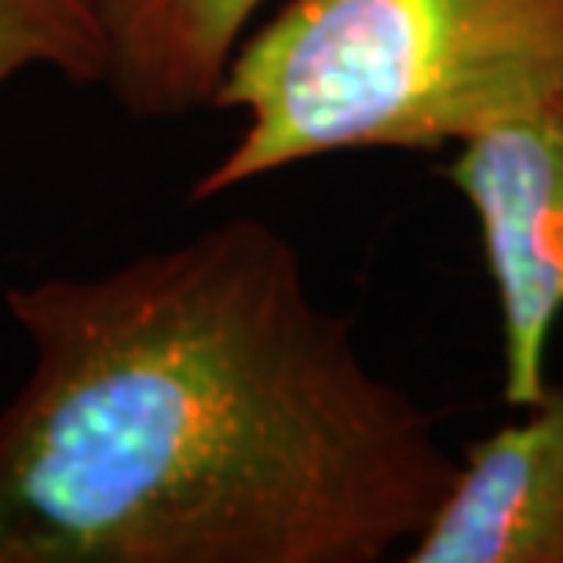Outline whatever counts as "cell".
Wrapping results in <instances>:
<instances>
[{
    "label": "cell",
    "mask_w": 563,
    "mask_h": 563,
    "mask_svg": "<svg viewBox=\"0 0 563 563\" xmlns=\"http://www.w3.org/2000/svg\"><path fill=\"white\" fill-rule=\"evenodd\" d=\"M407 563H563V385L476 439Z\"/></svg>",
    "instance_id": "277c9868"
},
{
    "label": "cell",
    "mask_w": 563,
    "mask_h": 563,
    "mask_svg": "<svg viewBox=\"0 0 563 563\" xmlns=\"http://www.w3.org/2000/svg\"><path fill=\"white\" fill-rule=\"evenodd\" d=\"M267 0H96L107 92L132 118L212 110L223 74Z\"/></svg>",
    "instance_id": "5b68a950"
},
{
    "label": "cell",
    "mask_w": 563,
    "mask_h": 563,
    "mask_svg": "<svg viewBox=\"0 0 563 563\" xmlns=\"http://www.w3.org/2000/svg\"><path fill=\"white\" fill-rule=\"evenodd\" d=\"M443 176L479 231L498 308L501 399L523 410L545 396L563 319V103L457 143Z\"/></svg>",
    "instance_id": "3957f363"
},
{
    "label": "cell",
    "mask_w": 563,
    "mask_h": 563,
    "mask_svg": "<svg viewBox=\"0 0 563 563\" xmlns=\"http://www.w3.org/2000/svg\"><path fill=\"white\" fill-rule=\"evenodd\" d=\"M560 103L563 0H286L223 74L212 110L242 129L190 201L330 154L454 151Z\"/></svg>",
    "instance_id": "7a4b0ae2"
},
{
    "label": "cell",
    "mask_w": 563,
    "mask_h": 563,
    "mask_svg": "<svg viewBox=\"0 0 563 563\" xmlns=\"http://www.w3.org/2000/svg\"><path fill=\"white\" fill-rule=\"evenodd\" d=\"M0 563H380L454 476L435 418L231 217L103 275L4 286Z\"/></svg>",
    "instance_id": "6da1fadb"
},
{
    "label": "cell",
    "mask_w": 563,
    "mask_h": 563,
    "mask_svg": "<svg viewBox=\"0 0 563 563\" xmlns=\"http://www.w3.org/2000/svg\"><path fill=\"white\" fill-rule=\"evenodd\" d=\"M33 70L70 85H103L107 37L96 0H0V88Z\"/></svg>",
    "instance_id": "8992f818"
}]
</instances>
